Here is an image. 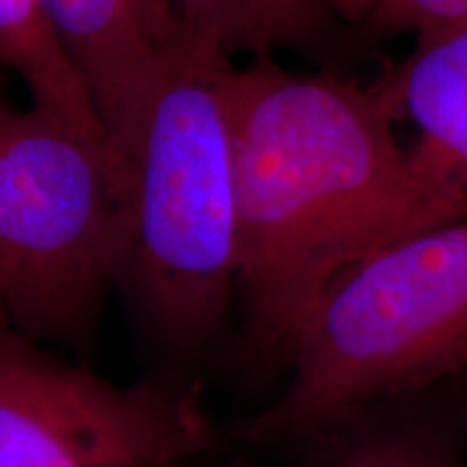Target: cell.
I'll return each instance as SVG.
<instances>
[{
	"label": "cell",
	"mask_w": 467,
	"mask_h": 467,
	"mask_svg": "<svg viewBox=\"0 0 467 467\" xmlns=\"http://www.w3.org/2000/svg\"><path fill=\"white\" fill-rule=\"evenodd\" d=\"M234 67L232 57L182 26L113 143L126 180V251L115 288L165 364L159 377L189 385L236 307Z\"/></svg>",
	"instance_id": "7a4b0ae2"
},
{
	"label": "cell",
	"mask_w": 467,
	"mask_h": 467,
	"mask_svg": "<svg viewBox=\"0 0 467 467\" xmlns=\"http://www.w3.org/2000/svg\"><path fill=\"white\" fill-rule=\"evenodd\" d=\"M126 251V180L109 139L42 109L0 117V309L46 347L87 353Z\"/></svg>",
	"instance_id": "277c9868"
},
{
	"label": "cell",
	"mask_w": 467,
	"mask_h": 467,
	"mask_svg": "<svg viewBox=\"0 0 467 467\" xmlns=\"http://www.w3.org/2000/svg\"><path fill=\"white\" fill-rule=\"evenodd\" d=\"M284 366L279 394L225 426L227 443L277 446L467 366V219L411 234L348 268L309 309Z\"/></svg>",
	"instance_id": "3957f363"
},
{
	"label": "cell",
	"mask_w": 467,
	"mask_h": 467,
	"mask_svg": "<svg viewBox=\"0 0 467 467\" xmlns=\"http://www.w3.org/2000/svg\"><path fill=\"white\" fill-rule=\"evenodd\" d=\"M225 446L200 385L113 383L0 309V467H192Z\"/></svg>",
	"instance_id": "5b68a950"
},
{
	"label": "cell",
	"mask_w": 467,
	"mask_h": 467,
	"mask_svg": "<svg viewBox=\"0 0 467 467\" xmlns=\"http://www.w3.org/2000/svg\"><path fill=\"white\" fill-rule=\"evenodd\" d=\"M7 109H9V104L3 100V96H0V117H3V113H5V110H7Z\"/></svg>",
	"instance_id": "4fadbf2b"
},
{
	"label": "cell",
	"mask_w": 467,
	"mask_h": 467,
	"mask_svg": "<svg viewBox=\"0 0 467 467\" xmlns=\"http://www.w3.org/2000/svg\"><path fill=\"white\" fill-rule=\"evenodd\" d=\"M262 451L288 452L290 467H463L443 435L400 413L396 400L358 409Z\"/></svg>",
	"instance_id": "ba28073f"
},
{
	"label": "cell",
	"mask_w": 467,
	"mask_h": 467,
	"mask_svg": "<svg viewBox=\"0 0 467 467\" xmlns=\"http://www.w3.org/2000/svg\"><path fill=\"white\" fill-rule=\"evenodd\" d=\"M0 63L31 96V107L93 137L109 139L85 80L57 42L37 0H0Z\"/></svg>",
	"instance_id": "30bf717a"
},
{
	"label": "cell",
	"mask_w": 467,
	"mask_h": 467,
	"mask_svg": "<svg viewBox=\"0 0 467 467\" xmlns=\"http://www.w3.org/2000/svg\"><path fill=\"white\" fill-rule=\"evenodd\" d=\"M89 89L109 141L124 134L162 52L182 31L167 0H37Z\"/></svg>",
	"instance_id": "8992f818"
},
{
	"label": "cell",
	"mask_w": 467,
	"mask_h": 467,
	"mask_svg": "<svg viewBox=\"0 0 467 467\" xmlns=\"http://www.w3.org/2000/svg\"><path fill=\"white\" fill-rule=\"evenodd\" d=\"M191 33L227 57L314 55L334 42L342 20L327 0H167Z\"/></svg>",
	"instance_id": "9c48e42d"
},
{
	"label": "cell",
	"mask_w": 467,
	"mask_h": 467,
	"mask_svg": "<svg viewBox=\"0 0 467 467\" xmlns=\"http://www.w3.org/2000/svg\"><path fill=\"white\" fill-rule=\"evenodd\" d=\"M327 3L342 22L366 26V22L375 14L381 0H327Z\"/></svg>",
	"instance_id": "7c38bea8"
},
{
	"label": "cell",
	"mask_w": 467,
	"mask_h": 467,
	"mask_svg": "<svg viewBox=\"0 0 467 467\" xmlns=\"http://www.w3.org/2000/svg\"><path fill=\"white\" fill-rule=\"evenodd\" d=\"M381 85L254 58L232 74L243 344L285 359L309 309L375 251L448 223L420 186Z\"/></svg>",
	"instance_id": "6da1fadb"
},
{
	"label": "cell",
	"mask_w": 467,
	"mask_h": 467,
	"mask_svg": "<svg viewBox=\"0 0 467 467\" xmlns=\"http://www.w3.org/2000/svg\"><path fill=\"white\" fill-rule=\"evenodd\" d=\"M467 22V0H381L366 28L375 35H424Z\"/></svg>",
	"instance_id": "8fae6325"
},
{
	"label": "cell",
	"mask_w": 467,
	"mask_h": 467,
	"mask_svg": "<svg viewBox=\"0 0 467 467\" xmlns=\"http://www.w3.org/2000/svg\"><path fill=\"white\" fill-rule=\"evenodd\" d=\"M379 85L416 130L407 154L426 197L448 223L467 219V22L418 35Z\"/></svg>",
	"instance_id": "52a82bcc"
},
{
	"label": "cell",
	"mask_w": 467,
	"mask_h": 467,
	"mask_svg": "<svg viewBox=\"0 0 467 467\" xmlns=\"http://www.w3.org/2000/svg\"><path fill=\"white\" fill-rule=\"evenodd\" d=\"M202 465H203V463H200V465H192V467H202Z\"/></svg>",
	"instance_id": "5bb4252c"
}]
</instances>
